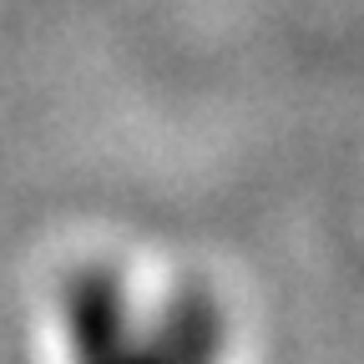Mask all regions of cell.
<instances>
[{
	"mask_svg": "<svg viewBox=\"0 0 364 364\" xmlns=\"http://www.w3.org/2000/svg\"><path fill=\"white\" fill-rule=\"evenodd\" d=\"M71 364H223L228 318L208 289L136 294L127 273L91 263L61 289Z\"/></svg>",
	"mask_w": 364,
	"mask_h": 364,
	"instance_id": "1",
	"label": "cell"
}]
</instances>
